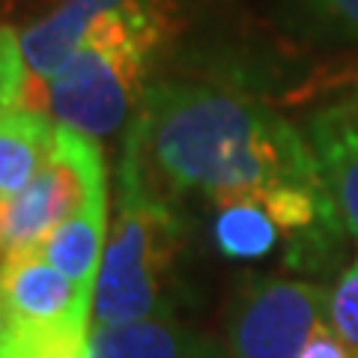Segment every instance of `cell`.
<instances>
[{
	"instance_id": "cell-11",
	"label": "cell",
	"mask_w": 358,
	"mask_h": 358,
	"mask_svg": "<svg viewBox=\"0 0 358 358\" xmlns=\"http://www.w3.org/2000/svg\"><path fill=\"white\" fill-rule=\"evenodd\" d=\"M212 245L224 260H263L284 245V230L268 215L257 192L227 194L212 200Z\"/></svg>"
},
{
	"instance_id": "cell-1",
	"label": "cell",
	"mask_w": 358,
	"mask_h": 358,
	"mask_svg": "<svg viewBox=\"0 0 358 358\" xmlns=\"http://www.w3.org/2000/svg\"><path fill=\"white\" fill-rule=\"evenodd\" d=\"M155 194L182 206L263 188H326L305 134L245 90L162 78L147 87L138 117L122 134Z\"/></svg>"
},
{
	"instance_id": "cell-16",
	"label": "cell",
	"mask_w": 358,
	"mask_h": 358,
	"mask_svg": "<svg viewBox=\"0 0 358 358\" xmlns=\"http://www.w3.org/2000/svg\"><path fill=\"white\" fill-rule=\"evenodd\" d=\"M13 343H15V320H13V313L6 310L3 299H0V358H9Z\"/></svg>"
},
{
	"instance_id": "cell-4",
	"label": "cell",
	"mask_w": 358,
	"mask_h": 358,
	"mask_svg": "<svg viewBox=\"0 0 358 358\" xmlns=\"http://www.w3.org/2000/svg\"><path fill=\"white\" fill-rule=\"evenodd\" d=\"M102 182H108L102 143L57 122L45 167L24 192L0 200V257L42 248L45 239L69 221Z\"/></svg>"
},
{
	"instance_id": "cell-5",
	"label": "cell",
	"mask_w": 358,
	"mask_h": 358,
	"mask_svg": "<svg viewBox=\"0 0 358 358\" xmlns=\"http://www.w3.org/2000/svg\"><path fill=\"white\" fill-rule=\"evenodd\" d=\"M331 293L320 284L278 275H248L236 287L224 331L230 358H301L329 331Z\"/></svg>"
},
{
	"instance_id": "cell-12",
	"label": "cell",
	"mask_w": 358,
	"mask_h": 358,
	"mask_svg": "<svg viewBox=\"0 0 358 358\" xmlns=\"http://www.w3.org/2000/svg\"><path fill=\"white\" fill-rule=\"evenodd\" d=\"M54 120L36 108L0 114V200L15 197L33 182L54 150Z\"/></svg>"
},
{
	"instance_id": "cell-3",
	"label": "cell",
	"mask_w": 358,
	"mask_h": 358,
	"mask_svg": "<svg viewBox=\"0 0 358 358\" xmlns=\"http://www.w3.org/2000/svg\"><path fill=\"white\" fill-rule=\"evenodd\" d=\"M182 206L143 182L134 155L117 162V215L99 266L90 329L173 320L182 299Z\"/></svg>"
},
{
	"instance_id": "cell-6",
	"label": "cell",
	"mask_w": 358,
	"mask_h": 358,
	"mask_svg": "<svg viewBox=\"0 0 358 358\" xmlns=\"http://www.w3.org/2000/svg\"><path fill=\"white\" fill-rule=\"evenodd\" d=\"M0 299L21 326L90 331L93 305L78 296L69 278L45 260L42 248L0 257Z\"/></svg>"
},
{
	"instance_id": "cell-2",
	"label": "cell",
	"mask_w": 358,
	"mask_h": 358,
	"mask_svg": "<svg viewBox=\"0 0 358 358\" xmlns=\"http://www.w3.org/2000/svg\"><path fill=\"white\" fill-rule=\"evenodd\" d=\"M176 36L173 3L102 15L63 69L45 81L48 114L99 143L126 134L152 69Z\"/></svg>"
},
{
	"instance_id": "cell-9",
	"label": "cell",
	"mask_w": 358,
	"mask_h": 358,
	"mask_svg": "<svg viewBox=\"0 0 358 358\" xmlns=\"http://www.w3.org/2000/svg\"><path fill=\"white\" fill-rule=\"evenodd\" d=\"M87 358H230V352L215 338L179 326L176 320H143L90 329Z\"/></svg>"
},
{
	"instance_id": "cell-8",
	"label": "cell",
	"mask_w": 358,
	"mask_h": 358,
	"mask_svg": "<svg viewBox=\"0 0 358 358\" xmlns=\"http://www.w3.org/2000/svg\"><path fill=\"white\" fill-rule=\"evenodd\" d=\"M164 3H173V0H60L45 18L33 21L24 33H18L27 72L45 84L81 48L87 30L102 15Z\"/></svg>"
},
{
	"instance_id": "cell-10",
	"label": "cell",
	"mask_w": 358,
	"mask_h": 358,
	"mask_svg": "<svg viewBox=\"0 0 358 358\" xmlns=\"http://www.w3.org/2000/svg\"><path fill=\"white\" fill-rule=\"evenodd\" d=\"M108 233V182L96 185L84 206L60 224L42 245V254L57 272H63L78 296L93 305V289L102 266V245Z\"/></svg>"
},
{
	"instance_id": "cell-13",
	"label": "cell",
	"mask_w": 358,
	"mask_h": 358,
	"mask_svg": "<svg viewBox=\"0 0 358 358\" xmlns=\"http://www.w3.org/2000/svg\"><path fill=\"white\" fill-rule=\"evenodd\" d=\"M27 63L21 54V39L15 30L0 27V114L24 108L27 93Z\"/></svg>"
},
{
	"instance_id": "cell-15",
	"label": "cell",
	"mask_w": 358,
	"mask_h": 358,
	"mask_svg": "<svg viewBox=\"0 0 358 358\" xmlns=\"http://www.w3.org/2000/svg\"><path fill=\"white\" fill-rule=\"evenodd\" d=\"M305 3L326 30L358 39V0H305Z\"/></svg>"
},
{
	"instance_id": "cell-7",
	"label": "cell",
	"mask_w": 358,
	"mask_h": 358,
	"mask_svg": "<svg viewBox=\"0 0 358 358\" xmlns=\"http://www.w3.org/2000/svg\"><path fill=\"white\" fill-rule=\"evenodd\" d=\"M301 134L346 233L358 242V90L310 110Z\"/></svg>"
},
{
	"instance_id": "cell-14",
	"label": "cell",
	"mask_w": 358,
	"mask_h": 358,
	"mask_svg": "<svg viewBox=\"0 0 358 358\" xmlns=\"http://www.w3.org/2000/svg\"><path fill=\"white\" fill-rule=\"evenodd\" d=\"M329 329L334 338L358 352V260L341 275L329 299Z\"/></svg>"
}]
</instances>
